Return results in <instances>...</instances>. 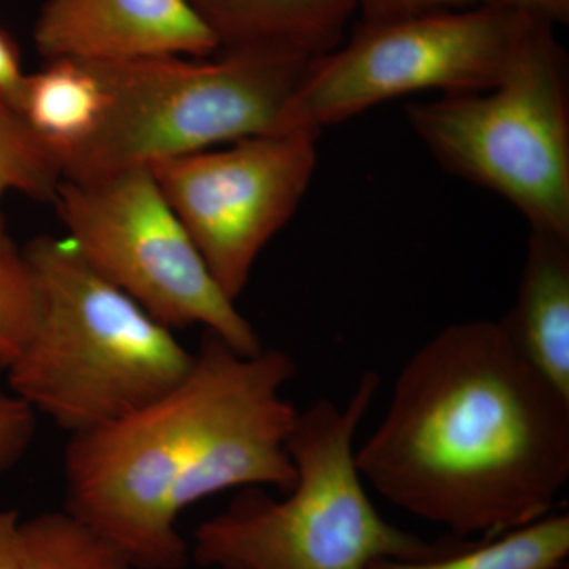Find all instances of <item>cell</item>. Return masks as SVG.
I'll return each instance as SVG.
<instances>
[{"label": "cell", "mask_w": 569, "mask_h": 569, "mask_svg": "<svg viewBox=\"0 0 569 569\" xmlns=\"http://www.w3.org/2000/svg\"><path fill=\"white\" fill-rule=\"evenodd\" d=\"M361 477L452 538L490 539L552 515L569 481V397L500 321L449 325L396 378Z\"/></svg>", "instance_id": "obj_1"}, {"label": "cell", "mask_w": 569, "mask_h": 569, "mask_svg": "<svg viewBox=\"0 0 569 569\" xmlns=\"http://www.w3.org/2000/svg\"><path fill=\"white\" fill-rule=\"evenodd\" d=\"M298 372L277 348L244 355L204 331L178 387L110 425L69 437L66 511L132 569H182L178 519L234 485L266 397Z\"/></svg>", "instance_id": "obj_2"}, {"label": "cell", "mask_w": 569, "mask_h": 569, "mask_svg": "<svg viewBox=\"0 0 569 569\" xmlns=\"http://www.w3.org/2000/svg\"><path fill=\"white\" fill-rule=\"evenodd\" d=\"M22 252L37 317L6 377L37 415L74 436L148 406L190 372L194 353L97 274L69 239L39 236Z\"/></svg>", "instance_id": "obj_3"}, {"label": "cell", "mask_w": 569, "mask_h": 569, "mask_svg": "<svg viewBox=\"0 0 569 569\" xmlns=\"http://www.w3.org/2000/svg\"><path fill=\"white\" fill-rule=\"evenodd\" d=\"M378 385L377 373L366 372L346 406L321 399L298 411L288 438L293 488L283 498L241 489L194 530L190 557L208 569H367L380 559H429L470 541H427L389 523L370 500L355 437Z\"/></svg>", "instance_id": "obj_4"}, {"label": "cell", "mask_w": 569, "mask_h": 569, "mask_svg": "<svg viewBox=\"0 0 569 569\" xmlns=\"http://www.w3.org/2000/svg\"><path fill=\"white\" fill-rule=\"evenodd\" d=\"M310 62L219 52L216 59L88 62L99 80L102 110L92 133L63 157L62 179L91 181L279 133Z\"/></svg>", "instance_id": "obj_5"}, {"label": "cell", "mask_w": 569, "mask_h": 569, "mask_svg": "<svg viewBox=\"0 0 569 569\" xmlns=\"http://www.w3.org/2000/svg\"><path fill=\"white\" fill-rule=\"evenodd\" d=\"M406 114L448 173L507 200L530 231L569 241L568 56L552 24L527 21L492 88L408 103Z\"/></svg>", "instance_id": "obj_6"}, {"label": "cell", "mask_w": 569, "mask_h": 569, "mask_svg": "<svg viewBox=\"0 0 569 569\" xmlns=\"http://www.w3.org/2000/svg\"><path fill=\"white\" fill-rule=\"evenodd\" d=\"M530 18L479 3L385 21H359L336 50L312 59L279 132L350 121L419 92L467 93L496 86Z\"/></svg>", "instance_id": "obj_7"}, {"label": "cell", "mask_w": 569, "mask_h": 569, "mask_svg": "<svg viewBox=\"0 0 569 569\" xmlns=\"http://www.w3.org/2000/svg\"><path fill=\"white\" fill-rule=\"evenodd\" d=\"M67 239L97 274L159 323L201 326L244 355L263 350L252 323L216 282L151 168L59 183Z\"/></svg>", "instance_id": "obj_8"}, {"label": "cell", "mask_w": 569, "mask_h": 569, "mask_svg": "<svg viewBox=\"0 0 569 569\" xmlns=\"http://www.w3.org/2000/svg\"><path fill=\"white\" fill-rule=\"evenodd\" d=\"M320 133L254 134L151 167L228 298L246 290L266 246L293 219L316 174Z\"/></svg>", "instance_id": "obj_9"}, {"label": "cell", "mask_w": 569, "mask_h": 569, "mask_svg": "<svg viewBox=\"0 0 569 569\" xmlns=\"http://www.w3.org/2000/svg\"><path fill=\"white\" fill-rule=\"evenodd\" d=\"M33 43L44 62L203 59L219 51L190 0H43Z\"/></svg>", "instance_id": "obj_10"}, {"label": "cell", "mask_w": 569, "mask_h": 569, "mask_svg": "<svg viewBox=\"0 0 569 569\" xmlns=\"http://www.w3.org/2000/svg\"><path fill=\"white\" fill-rule=\"evenodd\" d=\"M219 54L316 59L336 50L356 17L350 0H190Z\"/></svg>", "instance_id": "obj_11"}, {"label": "cell", "mask_w": 569, "mask_h": 569, "mask_svg": "<svg viewBox=\"0 0 569 569\" xmlns=\"http://www.w3.org/2000/svg\"><path fill=\"white\" fill-rule=\"evenodd\" d=\"M520 356L569 397V241L530 231L518 299L503 320Z\"/></svg>", "instance_id": "obj_12"}, {"label": "cell", "mask_w": 569, "mask_h": 569, "mask_svg": "<svg viewBox=\"0 0 569 569\" xmlns=\"http://www.w3.org/2000/svg\"><path fill=\"white\" fill-rule=\"evenodd\" d=\"M102 110V91L84 61L56 59L26 74L17 111L58 160L92 133Z\"/></svg>", "instance_id": "obj_13"}, {"label": "cell", "mask_w": 569, "mask_h": 569, "mask_svg": "<svg viewBox=\"0 0 569 569\" xmlns=\"http://www.w3.org/2000/svg\"><path fill=\"white\" fill-rule=\"evenodd\" d=\"M569 556V516L548 518L497 538L475 539L429 559H380L367 569H557Z\"/></svg>", "instance_id": "obj_14"}, {"label": "cell", "mask_w": 569, "mask_h": 569, "mask_svg": "<svg viewBox=\"0 0 569 569\" xmlns=\"http://www.w3.org/2000/svg\"><path fill=\"white\" fill-rule=\"evenodd\" d=\"M17 569H132L121 553L66 509L21 522Z\"/></svg>", "instance_id": "obj_15"}, {"label": "cell", "mask_w": 569, "mask_h": 569, "mask_svg": "<svg viewBox=\"0 0 569 569\" xmlns=\"http://www.w3.org/2000/svg\"><path fill=\"white\" fill-rule=\"evenodd\" d=\"M62 171L51 149L33 133L17 108L0 96V204L9 192L52 203ZM6 230L0 211V233Z\"/></svg>", "instance_id": "obj_16"}, {"label": "cell", "mask_w": 569, "mask_h": 569, "mask_svg": "<svg viewBox=\"0 0 569 569\" xmlns=\"http://www.w3.org/2000/svg\"><path fill=\"white\" fill-rule=\"evenodd\" d=\"M37 293L31 266L7 231L0 233V376L31 336Z\"/></svg>", "instance_id": "obj_17"}, {"label": "cell", "mask_w": 569, "mask_h": 569, "mask_svg": "<svg viewBox=\"0 0 569 569\" xmlns=\"http://www.w3.org/2000/svg\"><path fill=\"white\" fill-rule=\"evenodd\" d=\"M36 429V411L9 388H0V477L24 458Z\"/></svg>", "instance_id": "obj_18"}, {"label": "cell", "mask_w": 569, "mask_h": 569, "mask_svg": "<svg viewBox=\"0 0 569 569\" xmlns=\"http://www.w3.org/2000/svg\"><path fill=\"white\" fill-rule=\"evenodd\" d=\"M359 21H385L429 11L467 9L485 0H350Z\"/></svg>", "instance_id": "obj_19"}, {"label": "cell", "mask_w": 569, "mask_h": 569, "mask_svg": "<svg viewBox=\"0 0 569 569\" xmlns=\"http://www.w3.org/2000/svg\"><path fill=\"white\" fill-rule=\"evenodd\" d=\"M24 78L20 48L9 33L0 29V96L6 97L14 108H17Z\"/></svg>", "instance_id": "obj_20"}, {"label": "cell", "mask_w": 569, "mask_h": 569, "mask_svg": "<svg viewBox=\"0 0 569 569\" xmlns=\"http://www.w3.org/2000/svg\"><path fill=\"white\" fill-rule=\"evenodd\" d=\"M485 3L548 22L553 28L569 22V0H485Z\"/></svg>", "instance_id": "obj_21"}, {"label": "cell", "mask_w": 569, "mask_h": 569, "mask_svg": "<svg viewBox=\"0 0 569 569\" xmlns=\"http://www.w3.org/2000/svg\"><path fill=\"white\" fill-rule=\"evenodd\" d=\"M20 512L14 509L0 511V569H17L21 541Z\"/></svg>", "instance_id": "obj_22"}, {"label": "cell", "mask_w": 569, "mask_h": 569, "mask_svg": "<svg viewBox=\"0 0 569 569\" xmlns=\"http://www.w3.org/2000/svg\"><path fill=\"white\" fill-rule=\"evenodd\" d=\"M557 569H568L567 565H563V567L557 568Z\"/></svg>", "instance_id": "obj_23"}]
</instances>
